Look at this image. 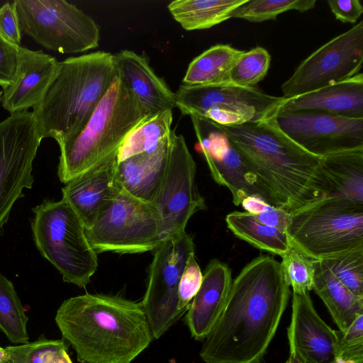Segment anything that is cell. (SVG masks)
<instances>
[{
    "label": "cell",
    "instance_id": "6da1fadb",
    "mask_svg": "<svg viewBox=\"0 0 363 363\" xmlns=\"http://www.w3.org/2000/svg\"><path fill=\"white\" fill-rule=\"evenodd\" d=\"M291 291L280 262L260 255L233 280L225 307L204 339V363H264Z\"/></svg>",
    "mask_w": 363,
    "mask_h": 363
},
{
    "label": "cell",
    "instance_id": "7a4b0ae2",
    "mask_svg": "<svg viewBox=\"0 0 363 363\" xmlns=\"http://www.w3.org/2000/svg\"><path fill=\"white\" fill-rule=\"evenodd\" d=\"M275 116L232 125L208 121L226 135L257 177L269 204L291 213L329 196L330 190L321 170L322 157L284 133Z\"/></svg>",
    "mask_w": 363,
    "mask_h": 363
},
{
    "label": "cell",
    "instance_id": "3957f363",
    "mask_svg": "<svg viewBox=\"0 0 363 363\" xmlns=\"http://www.w3.org/2000/svg\"><path fill=\"white\" fill-rule=\"evenodd\" d=\"M55 320L80 363H130L153 340L141 302L116 295L69 298Z\"/></svg>",
    "mask_w": 363,
    "mask_h": 363
},
{
    "label": "cell",
    "instance_id": "277c9868",
    "mask_svg": "<svg viewBox=\"0 0 363 363\" xmlns=\"http://www.w3.org/2000/svg\"><path fill=\"white\" fill-rule=\"evenodd\" d=\"M116 71L113 54L93 52L59 62L43 100L33 108L42 139L58 145L77 135L110 88Z\"/></svg>",
    "mask_w": 363,
    "mask_h": 363
},
{
    "label": "cell",
    "instance_id": "5b68a950",
    "mask_svg": "<svg viewBox=\"0 0 363 363\" xmlns=\"http://www.w3.org/2000/svg\"><path fill=\"white\" fill-rule=\"evenodd\" d=\"M149 116L118 74L74 138L59 145L57 176L66 184L118 155L128 133Z\"/></svg>",
    "mask_w": 363,
    "mask_h": 363
},
{
    "label": "cell",
    "instance_id": "8992f818",
    "mask_svg": "<svg viewBox=\"0 0 363 363\" xmlns=\"http://www.w3.org/2000/svg\"><path fill=\"white\" fill-rule=\"evenodd\" d=\"M289 245L315 261L363 246V204L327 196L291 213Z\"/></svg>",
    "mask_w": 363,
    "mask_h": 363
},
{
    "label": "cell",
    "instance_id": "52a82bcc",
    "mask_svg": "<svg viewBox=\"0 0 363 363\" xmlns=\"http://www.w3.org/2000/svg\"><path fill=\"white\" fill-rule=\"evenodd\" d=\"M32 211L31 228L40 253L60 272L64 281L85 288L99 264L78 215L62 199L44 200Z\"/></svg>",
    "mask_w": 363,
    "mask_h": 363
},
{
    "label": "cell",
    "instance_id": "ba28073f",
    "mask_svg": "<svg viewBox=\"0 0 363 363\" xmlns=\"http://www.w3.org/2000/svg\"><path fill=\"white\" fill-rule=\"evenodd\" d=\"M86 233L96 253H143L153 251L164 240L156 207L133 196L118 183L113 197Z\"/></svg>",
    "mask_w": 363,
    "mask_h": 363
},
{
    "label": "cell",
    "instance_id": "9c48e42d",
    "mask_svg": "<svg viewBox=\"0 0 363 363\" xmlns=\"http://www.w3.org/2000/svg\"><path fill=\"white\" fill-rule=\"evenodd\" d=\"M13 4L21 33L48 50L79 53L99 45V26L73 4L65 0H15Z\"/></svg>",
    "mask_w": 363,
    "mask_h": 363
},
{
    "label": "cell",
    "instance_id": "30bf717a",
    "mask_svg": "<svg viewBox=\"0 0 363 363\" xmlns=\"http://www.w3.org/2000/svg\"><path fill=\"white\" fill-rule=\"evenodd\" d=\"M176 108L182 114L223 125H239L275 116L285 99L254 87L231 84L188 86L174 93Z\"/></svg>",
    "mask_w": 363,
    "mask_h": 363
},
{
    "label": "cell",
    "instance_id": "8fae6325",
    "mask_svg": "<svg viewBox=\"0 0 363 363\" xmlns=\"http://www.w3.org/2000/svg\"><path fill=\"white\" fill-rule=\"evenodd\" d=\"M153 252L141 303L153 339H158L184 314L178 308L179 284L195 245L185 231L163 240Z\"/></svg>",
    "mask_w": 363,
    "mask_h": 363
},
{
    "label": "cell",
    "instance_id": "7c38bea8",
    "mask_svg": "<svg viewBox=\"0 0 363 363\" xmlns=\"http://www.w3.org/2000/svg\"><path fill=\"white\" fill-rule=\"evenodd\" d=\"M41 140L32 111L11 113L0 122V235L23 190L32 187L33 162Z\"/></svg>",
    "mask_w": 363,
    "mask_h": 363
},
{
    "label": "cell",
    "instance_id": "4fadbf2b",
    "mask_svg": "<svg viewBox=\"0 0 363 363\" xmlns=\"http://www.w3.org/2000/svg\"><path fill=\"white\" fill-rule=\"evenodd\" d=\"M196 164L185 138L172 131L164 175L153 205L162 223L164 240L185 232L191 217L207 208L196 182Z\"/></svg>",
    "mask_w": 363,
    "mask_h": 363
},
{
    "label": "cell",
    "instance_id": "5bb4252c",
    "mask_svg": "<svg viewBox=\"0 0 363 363\" xmlns=\"http://www.w3.org/2000/svg\"><path fill=\"white\" fill-rule=\"evenodd\" d=\"M363 64V21L320 47L281 84L282 97L291 99L350 79Z\"/></svg>",
    "mask_w": 363,
    "mask_h": 363
},
{
    "label": "cell",
    "instance_id": "9a60e30c",
    "mask_svg": "<svg viewBox=\"0 0 363 363\" xmlns=\"http://www.w3.org/2000/svg\"><path fill=\"white\" fill-rule=\"evenodd\" d=\"M275 121L289 138L316 156L363 147V118L315 112H277Z\"/></svg>",
    "mask_w": 363,
    "mask_h": 363
},
{
    "label": "cell",
    "instance_id": "2e32d148",
    "mask_svg": "<svg viewBox=\"0 0 363 363\" xmlns=\"http://www.w3.org/2000/svg\"><path fill=\"white\" fill-rule=\"evenodd\" d=\"M191 118L211 174L218 184L230 190L233 203L239 206L245 197L251 195L258 196L269 203L257 177L226 135L208 120L194 116Z\"/></svg>",
    "mask_w": 363,
    "mask_h": 363
},
{
    "label": "cell",
    "instance_id": "e0dca14e",
    "mask_svg": "<svg viewBox=\"0 0 363 363\" xmlns=\"http://www.w3.org/2000/svg\"><path fill=\"white\" fill-rule=\"evenodd\" d=\"M290 354L302 363H335L337 336L316 312L309 292L293 293L287 330Z\"/></svg>",
    "mask_w": 363,
    "mask_h": 363
},
{
    "label": "cell",
    "instance_id": "ac0fdd59",
    "mask_svg": "<svg viewBox=\"0 0 363 363\" xmlns=\"http://www.w3.org/2000/svg\"><path fill=\"white\" fill-rule=\"evenodd\" d=\"M58 63L55 57L42 50L19 46L13 81L2 88V106L13 113L38 105L55 77Z\"/></svg>",
    "mask_w": 363,
    "mask_h": 363
},
{
    "label": "cell",
    "instance_id": "d6986e66",
    "mask_svg": "<svg viewBox=\"0 0 363 363\" xmlns=\"http://www.w3.org/2000/svg\"><path fill=\"white\" fill-rule=\"evenodd\" d=\"M118 155L74 177L62 188V199L74 209L86 230L113 197L116 189Z\"/></svg>",
    "mask_w": 363,
    "mask_h": 363
},
{
    "label": "cell",
    "instance_id": "ffe728a7",
    "mask_svg": "<svg viewBox=\"0 0 363 363\" xmlns=\"http://www.w3.org/2000/svg\"><path fill=\"white\" fill-rule=\"evenodd\" d=\"M232 282L227 264L217 259L208 262L185 316L186 325L196 340L203 341L211 331L225 307Z\"/></svg>",
    "mask_w": 363,
    "mask_h": 363
},
{
    "label": "cell",
    "instance_id": "44dd1931",
    "mask_svg": "<svg viewBox=\"0 0 363 363\" xmlns=\"http://www.w3.org/2000/svg\"><path fill=\"white\" fill-rule=\"evenodd\" d=\"M115 68L148 115L176 108L174 93L157 76L144 55L122 50L113 54Z\"/></svg>",
    "mask_w": 363,
    "mask_h": 363
},
{
    "label": "cell",
    "instance_id": "7402d4cb",
    "mask_svg": "<svg viewBox=\"0 0 363 363\" xmlns=\"http://www.w3.org/2000/svg\"><path fill=\"white\" fill-rule=\"evenodd\" d=\"M278 112H315L363 118V74L318 90L284 99Z\"/></svg>",
    "mask_w": 363,
    "mask_h": 363
},
{
    "label": "cell",
    "instance_id": "603a6c76",
    "mask_svg": "<svg viewBox=\"0 0 363 363\" xmlns=\"http://www.w3.org/2000/svg\"><path fill=\"white\" fill-rule=\"evenodd\" d=\"M169 141L153 152L118 162L116 177L119 186L133 196L153 204L165 172Z\"/></svg>",
    "mask_w": 363,
    "mask_h": 363
},
{
    "label": "cell",
    "instance_id": "cb8c5ba5",
    "mask_svg": "<svg viewBox=\"0 0 363 363\" xmlns=\"http://www.w3.org/2000/svg\"><path fill=\"white\" fill-rule=\"evenodd\" d=\"M321 170L330 196L363 204V147L322 157Z\"/></svg>",
    "mask_w": 363,
    "mask_h": 363
},
{
    "label": "cell",
    "instance_id": "d4e9b609",
    "mask_svg": "<svg viewBox=\"0 0 363 363\" xmlns=\"http://www.w3.org/2000/svg\"><path fill=\"white\" fill-rule=\"evenodd\" d=\"M312 290L322 299L340 330L363 315V298L351 293L321 261L314 260Z\"/></svg>",
    "mask_w": 363,
    "mask_h": 363
},
{
    "label": "cell",
    "instance_id": "484cf974",
    "mask_svg": "<svg viewBox=\"0 0 363 363\" xmlns=\"http://www.w3.org/2000/svg\"><path fill=\"white\" fill-rule=\"evenodd\" d=\"M243 52L229 45L218 44L211 47L189 63L182 79L183 84H229L230 71Z\"/></svg>",
    "mask_w": 363,
    "mask_h": 363
},
{
    "label": "cell",
    "instance_id": "4316f807",
    "mask_svg": "<svg viewBox=\"0 0 363 363\" xmlns=\"http://www.w3.org/2000/svg\"><path fill=\"white\" fill-rule=\"evenodd\" d=\"M246 0H177L167 9L186 30L210 28L231 18L233 11Z\"/></svg>",
    "mask_w": 363,
    "mask_h": 363
},
{
    "label": "cell",
    "instance_id": "83f0119b",
    "mask_svg": "<svg viewBox=\"0 0 363 363\" xmlns=\"http://www.w3.org/2000/svg\"><path fill=\"white\" fill-rule=\"evenodd\" d=\"M172 110L144 118L126 136L118 152V162L156 151L168 143L173 131Z\"/></svg>",
    "mask_w": 363,
    "mask_h": 363
},
{
    "label": "cell",
    "instance_id": "f1b7e54d",
    "mask_svg": "<svg viewBox=\"0 0 363 363\" xmlns=\"http://www.w3.org/2000/svg\"><path fill=\"white\" fill-rule=\"evenodd\" d=\"M225 222L235 236L259 250L281 256L290 247L285 232L259 223L247 212L233 211Z\"/></svg>",
    "mask_w": 363,
    "mask_h": 363
},
{
    "label": "cell",
    "instance_id": "f546056e",
    "mask_svg": "<svg viewBox=\"0 0 363 363\" xmlns=\"http://www.w3.org/2000/svg\"><path fill=\"white\" fill-rule=\"evenodd\" d=\"M26 314L11 281L0 273V330L13 344L29 342Z\"/></svg>",
    "mask_w": 363,
    "mask_h": 363
},
{
    "label": "cell",
    "instance_id": "4dcf8cb0",
    "mask_svg": "<svg viewBox=\"0 0 363 363\" xmlns=\"http://www.w3.org/2000/svg\"><path fill=\"white\" fill-rule=\"evenodd\" d=\"M13 363H72L65 341L43 335L33 342L5 347Z\"/></svg>",
    "mask_w": 363,
    "mask_h": 363
},
{
    "label": "cell",
    "instance_id": "1f68e13d",
    "mask_svg": "<svg viewBox=\"0 0 363 363\" xmlns=\"http://www.w3.org/2000/svg\"><path fill=\"white\" fill-rule=\"evenodd\" d=\"M315 0H246L232 13L231 18L250 22L276 20L281 13L296 10L305 12L314 8Z\"/></svg>",
    "mask_w": 363,
    "mask_h": 363
},
{
    "label": "cell",
    "instance_id": "d6a6232c",
    "mask_svg": "<svg viewBox=\"0 0 363 363\" xmlns=\"http://www.w3.org/2000/svg\"><path fill=\"white\" fill-rule=\"evenodd\" d=\"M320 261L351 293L363 298V246Z\"/></svg>",
    "mask_w": 363,
    "mask_h": 363
},
{
    "label": "cell",
    "instance_id": "836d02e7",
    "mask_svg": "<svg viewBox=\"0 0 363 363\" xmlns=\"http://www.w3.org/2000/svg\"><path fill=\"white\" fill-rule=\"evenodd\" d=\"M270 62L271 55L262 47L244 51L230 71L229 84L254 87L267 76Z\"/></svg>",
    "mask_w": 363,
    "mask_h": 363
},
{
    "label": "cell",
    "instance_id": "e575fe53",
    "mask_svg": "<svg viewBox=\"0 0 363 363\" xmlns=\"http://www.w3.org/2000/svg\"><path fill=\"white\" fill-rule=\"evenodd\" d=\"M281 257V270L286 283L292 288L293 293L303 294L312 290L314 260L291 246Z\"/></svg>",
    "mask_w": 363,
    "mask_h": 363
},
{
    "label": "cell",
    "instance_id": "d590c367",
    "mask_svg": "<svg viewBox=\"0 0 363 363\" xmlns=\"http://www.w3.org/2000/svg\"><path fill=\"white\" fill-rule=\"evenodd\" d=\"M337 359L363 363V315H359L345 330H335Z\"/></svg>",
    "mask_w": 363,
    "mask_h": 363
},
{
    "label": "cell",
    "instance_id": "8d00e7d4",
    "mask_svg": "<svg viewBox=\"0 0 363 363\" xmlns=\"http://www.w3.org/2000/svg\"><path fill=\"white\" fill-rule=\"evenodd\" d=\"M203 279V273L196 261L195 252H191L186 262L178 289V308L184 312L197 294Z\"/></svg>",
    "mask_w": 363,
    "mask_h": 363
},
{
    "label": "cell",
    "instance_id": "74e56055",
    "mask_svg": "<svg viewBox=\"0 0 363 363\" xmlns=\"http://www.w3.org/2000/svg\"><path fill=\"white\" fill-rule=\"evenodd\" d=\"M18 45H13L0 35V86L9 85L13 79L18 52Z\"/></svg>",
    "mask_w": 363,
    "mask_h": 363
},
{
    "label": "cell",
    "instance_id": "f35d334b",
    "mask_svg": "<svg viewBox=\"0 0 363 363\" xmlns=\"http://www.w3.org/2000/svg\"><path fill=\"white\" fill-rule=\"evenodd\" d=\"M21 34L13 1L7 2L0 6V35L20 46Z\"/></svg>",
    "mask_w": 363,
    "mask_h": 363
},
{
    "label": "cell",
    "instance_id": "ab89813d",
    "mask_svg": "<svg viewBox=\"0 0 363 363\" xmlns=\"http://www.w3.org/2000/svg\"><path fill=\"white\" fill-rule=\"evenodd\" d=\"M327 3L335 18L342 23H354L363 13L359 0H328Z\"/></svg>",
    "mask_w": 363,
    "mask_h": 363
},
{
    "label": "cell",
    "instance_id": "60d3db41",
    "mask_svg": "<svg viewBox=\"0 0 363 363\" xmlns=\"http://www.w3.org/2000/svg\"><path fill=\"white\" fill-rule=\"evenodd\" d=\"M254 216L259 223L283 232L287 229L291 219V213L269 203Z\"/></svg>",
    "mask_w": 363,
    "mask_h": 363
},
{
    "label": "cell",
    "instance_id": "b9f144b4",
    "mask_svg": "<svg viewBox=\"0 0 363 363\" xmlns=\"http://www.w3.org/2000/svg\"><path fill=\"white\" fill-rule=\"evenodd\" d=\"M269 204L262 198L251 195L245 197L241 202V205L247 212L253 216H255L260 213Z\"/></svg>",
    "mask_w": 363,
    "mask_h": 363
},
{
    "label": "cell",
    "instance_id": "7bdbcfd3",
    "mask_svg": "<svg viewBox=\"0 0 363 363\" xmlns=\"http://www.w3.org/2000/svg\"><path fill=\"white\" fill-rule=\"evenodd\" d=\"M10 361L9 354L5 348L0 347V363H6Z\"/></svg>",
    "mask_w": 363,
    "mask_h": 363
},
{
    "label": "cell",
    "instance_id": "ee69618b",
    "mask_svg": "<svg viewBox=\"0 0 363 363\" xmlns=\"http://www.w3.org/2000/svg\"><path fill=\"white\" fill-rule=\"evenodd\" d=\"M286 363H302L297 357L292 354H289V357Z\"/></svg>",
    "mask_w": 363,
    "mask_h": 363
},
{
    "label": "cell",
    "instance_id": "f6af8a7d",
    "mask_svg": "<svg viewBox=\"0 0 363 363\" xmlns=\"http://www.w3.org/2000/svg\"><path fill=\"white\" fill-rule=\"evenodd\" d=\"M335 363H352V362H346V361H344L340 359H337Z\"/></svg>",
    "mask_w": 363,
    "mask_h": 363
},
{
    "label": "cell",
    "instance_id": "bcb514c9",
    "mask_svg": "<svg viewBox=\"0 0 363 363\" xmlns=\"http://www.w3.org/2000/svg\"><path fill=\"white\" fill-rule=\"evenodd\" d=\"M6 363H13V362L10 360V361H9V362H7Z\"/></svg>",
    "mask_w": 363,
    "mask_h": 363
},
{
    "label": "cell",
    "instance_id": "7dc6e473",
    "mask_svg": "<svg viewBox=\"0 0 363 363\" xmlns=\"http://www.w3.org/2000/svg\"><path fill=\"white\" fill-rule=\"evenodd\" d=\"M1 96H2V94L0 96V103H1Z\"/></svg>",
    "mask_w": 363,
    "mask_h": 363
},
{
    "label": "cell",
    "instance_id": "c3c4849f",
    "mask_svg": "<svg viewBox=\"0 0 363 363\" xmlns=\"http://www.w3.org/2000/svg\"><path fill=\"white\" fill-rule=\"evenodd\" d=\"M2 94V91H0V96Z\"/></svg>",
    "mask_w": 363,
    "mask_h": 363
}]
</instances>
